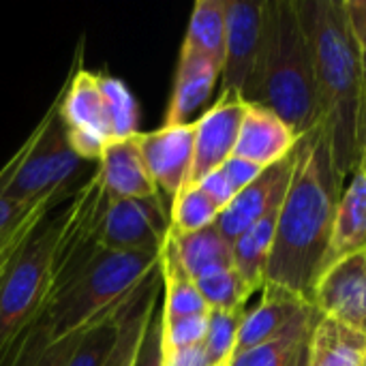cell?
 Segmentation results:
<instances>
[{
  "instance_id": "f35d334b",
  "label": "cell",
  "mask_w": 366,
  "mask_h": 366,
  "mask_svg": "<svg viewBox=\"0 0 366 366\" xmlns=\"http://www.w3.org/2000/svg\"><path fill=\"white\" fill-rule=\"evenodd\" d=\"M362 73H365V88H366V49L362 51Z\"/></svg>"
},
{
  "instance_id": "9c48e42d",
  "label": "cell",
  "mask_w": 366,
  "mask_h": 366,
  "mask_svg": "<svg viewBox=\"0 0 366 366\" xmlns=\"http://www.w3.org/2000/svg\"><path fill=\"white\" fill-rule=\"evenodd\" d=\"M266 0H225V60L221 92H244L257 69Z\"/></svg>"
},
{
  "instance_id": "d4e9b609",
  "label": "cell",
  "mask_w": 366,
  "mask_h": 366,
  "mask_svg": "<svg viewBox=\"0 0 366 366\" xmlns=\"http://www.w3.org/2000/svg\"><path fill=\"white\" fill-rule=\"evenodd\" d=\"M182 47H189L223 71L225 60V0H197L189 19Z\"/></svg>"
},
{
  "instance_id": "d590c367",
  "label": "cell",
  "mask_w": 366,
  "mask_h": 366,
  "mask_svg": "<svg viewBox=\"0 0 366 366\" xmlns=\"http://www.w3.org/2000/svg\"><path fill=\"white\" fill-rule=\"evenodd\" d=\"M163 366H212L204 345L187 347V350H176L165 354Z\"/></svg>"
},
{
  "instance_id": "4316f807",
  "label": "cell",
  "mask_w": 366,
  "mask_h": 366,
  "mask_svg": "<svg viewBox=\"0 0 366 366\" xmlns=\"http://www.w3.org/2000/svg\"><path fill=\"white\" fill-rule=\"evenodd\" d=\"M99 88L103 94V101L107 105V114H109V122H112V137L114 139H127L137 135V120H139V112H137V101L133 97V92L129 90V86L118 79V77H109L99 73Z\"/></svg>"
},
{
  "instance_id": "cb8c5ba5",
  "label": "cell",
  "mask_w": 366,
  "mask_h": 366,
  "mask_svg": "<svg viewBox=\"0 0 366 366\" xmlns=\"http://www.w3.org/2000/svg\"><path fill=\"white\" fill-rule=\"evenodd\" d=\"M157 298H159V290H157V279L152 277L150 283L135 298V302L120 315L114 347H112L109 356L105 358V362L101 366L135 365V356H137L144 330H146L152 313L157 311Z\"/></svg>"
},
{
  "instance_id": "603a6c76",
  "label": "cell",
  "mask_w": 366,
  "mask_h": 366,
  "mask_svg": "<svg viewBox=\"0 0 366 366\" xmlns=\"http://www.w3.org/2000/svg\"><path fill=\"white\" fill-rule=\"evenodd\" d=\"M161 279L165 292V302L161 307V313L165 322L191 317V315H206L210 311L195 281L184 272L169 236L165 238L161 249Z\"/></svg>"
},
{
  "instance_id": "5b68a950",
  "label": "cell",
  "mask_w": 366,
  "mask_h": 366,
  "mask_svg": "<svg viewBox=\"0 0 366 366\" xmlns=\"http://www.w3.org/2000/svg\"><path fill=\"white\" fill-rule=\"evenodd\" d=\"M64 208L49 214L0 272V365L49 309Z\"/></svg>"
},
{
  "instance_id": "8992f818",
  "label": "cell",
  "mask_w": 366,
  "mask_h": 366,
  "mask_svg": "<svg viewBox=\"0 0 366 366\" xmlns=\"http://www.w3.org/2000/svg\"><path fill=\"white\" fill-rule=\"evenodd\" d=\"M58 107L60 97H56L36 129L28 135V152L4 191L9 202L24 204L56 193H69L73 187L84 161L69 144Z\"/></svg>"
},
{
  "instance_id": "9a60e30c",
  "label": "cell",
  "mask_w": 366,
  "mask_h": 366,
  "mask_svg": "<svg viewBox=\"0 0 366 366\" xmlns=\"http://www.w3.org/2000/svg\"><path fill=\"white\" fill-rule=\"evenodd\" d=\"M298 144L294 131L268 107L247 103L232 157L247 159L262 169L283 161Z\"/></svg>"
},
{
  "instance_id": "2e32d148",
  "label": "cell",
  "mask_w": 366,
  "mask_h": 366,
  "mask_svg": "<svg viewBox=\"0 0 366 366\" xmlns=\"http://www.w3.org/2000/svg\"><path fill=\"white\" fill-rule=\"evenodd\" d=\"M307 307H311V302H307L305 298H300L279 285L266 283L262 287L259 305L255 309L247 311V315H244L234 356L244 354V352L279 337Z\"/></svg>"
},
{
  "instance_id": "6da1fadb",
  "label": "cell",
  "mask_w": 366,
  "mask_h": 366,
  "mask_svg": "<svg viewBox=\"0 0 366 366\" xmlns=\"http://www.w3.org/2000/svg\"><path fill=\"white\" fill-rule=\"evenodd\" d=\"M345 178L335 165L328 137L320 127L294 148V169L279 212L266 283L311 302L330 244Z\"/></svg>"
},
{
  "instance_id": "8d00e7d4",
  "label": "cell",
  "mask_w": 366,
  "mask_h": 366,
  "mask_svg": "<svg viewBox=\"0 0 366 366\" xmlns=\"http://www.w3.org/2000/svg\"><path fill=\"white\" fill-rule=\"evenodd\" d=\"M352 32L360 45V49H366V0H343Z\"/></svg>"
},
{
  "instance_id": "484cf974",
  "label": "cell",
  "mask_w": 366,
  "mask_h": 366,
  "mask_svg": "<svg viewBox=\"0 0 366 366\" xmlns=\"http://www.w3.org/2000/svg\"><path fill=\"white\" fill-rule=\"evenodd\" d=\"M219 208L199 187H184L172 202L169 210V236H187L206 229L217 223Z\"/></svg>"
},
{
  "instance_id": "b9f144b4",
  "label": "cell",
  "mask_w": 366,
  "mask_h": 366,
  "mask_svg": "<svg viewBox=\"0 0 366 366\" xmlns=\"http://www.w3.org/2000/svg\"><path fill=\"white\" fill-rule=\"evenodd\" d=\"M232 362V360H229ZM229 362H223V365H217V366H229Z\"/></svg>"
},
{
  "instance_id": "4fadbf2b",
  "label": "cell",
  "mask_w": 366,
  "mask_h": 366,
  "mask_svg": "<svg viewBox=\"0 0 366 366\" xmlns=\"http://www.w3.org/2000/svg\"><path fill=\"white\" fill-rule=\"evenodd\" d=\"M294 169V150L279 163L266 167L255 182L242 189L232 204L219 212L217 227L234 244L253 223H257L274 204H279L290 187Z\"/></svg>"
},
{
  "instance_id": "7a4b0ae2",
  "label": "cell",
  "mask_w": 366,
  "mask_h": 366,
  "mask_svg": "<svg viewBox=\"0 0 366 366\" xmlns=\"http://www.w3.org/2000/svg\"><path fill=\"white\" fill-rule=\"evenodd\" d=\"M309 39L322 129L341 176L360 161L366 88L362 49L352 32L343 0H296Z\"/></svg>"
},
{
  "instance_id": "44dd1931",
  "label": "cell",
  "mask_w": 366,
  "mask_h": 366,
  "mask_svg": "<svg viewBox=\"0 0 366 366\" xmlns=\"http://www.w3.org/2000/svg\"><path fill=\"white\" fill-rule=\"evenodd\" d=\"M169 236V234H167ZM184 272L197 281L217 270L234 268V244L219 232L217 223L187 236H169Z\"/></svg>"
},
{
  "instance_id": "5bb4252c",
  "label": "cell",
  "mask_w": 366,
  "mask_h": 366,
  "mask_svg": "<svg viewBox=\"0 0 366 366\" xmlns=\"http://www.w3.org/2000/svg\"><path fill=\"white\" fill-rule=\"evenodd\" d=\"M97 174L109 202L146 199L161 195L146 169L135 135L127 139H112L99 157Z\"/></svg>"
},
{
  "instance_id": "ac0fdd59",
  "label": "cell",
  "mask_w": 366,
  "mask_h": 366,
  "mask_svg": "<svg viewBox=\"0 0 366 366\" xmlns=\"http://www.w3.org/2000/svg\"><path fill=\"white\" fill-rule=\"evenodd\" d=\"M366 249V169L356 167L352 174V182L343 189L330 244L324 257L322 274L337 262L365 251ZM320 274V277H322Z\"/></svg>"
},
{
  "instance_id": "4dcf8cb0",
  "label": "cell",
  "mask_w": 366,
  "mask_h": 366,
  "mask_svg": "<svg viewBox=\"0 0 366 366\" xmlns=\"http://www.w3.org/2000/svg\"><path fill=\"white\" fill-rule=\"evenodd\" d=\"M208 330V313L206 315H191L165 322L163 320V352L187 350L195 345H204Z\"/></svg>"
},
{
  "instance_id": "e575fe53",
  "label": "cell",
  "mask_w": 366,
  "mask_h": 366,
  "mask_svg": "<svg viewBox=\"0 0 366 366\" xmlns=\"http://www.w3.org/2000/svg\"><path fill=\"white\" fill-rule=\"evenodd\" d=\"M223 174L227 176L229 184L236 189V193H240L242 189H247L251 182H255L259 178V174L264 172L259 165L247 161V159H240V157H229L223 165H221Z\"/></svg>"
},
{
  "instance_id": "e0dca14e",
  "label": "cell",
  "mask_w": 366,
  "mask_h": 366,
  "mask_svg": "<svg viewBox=\"0 0 366 366\" xmlns=\"http://www.w3.org/2000/svg\"><path fill=\"white\" fill-rule=\"evenodd\" d=\"M219 77H221L219 64H214L210 58L189 47H180L174 90H172V99H169V107H167L163 124L174 127V124L193 122L191 116L199 107H204V103L210 99Z\"/></svg>"
},
{
  "instance_id": "ab89813d",
  "label": "cell",
  "mask_w": 366,
  "mask_h": 366,
  "mask_svg": "<svg viewBox=\"0 0 366 366\" xmlns=\"http://www.w3.org/2000/svg\"><path fill=\"white\" fill-rule=\"evenodd\" d=\"M305 358H307V350H305V354H302V356L298 358V362H296L294 366H305Z\"/></svg>"
},
{
  "instance_id": "ffe728a7",
  "label": "cell",
  "mask_w": 366,
  "mask_h": 366,
  "mask_svg": "<svg viewBox=\"0 0 366 366\" xmlns=\"http://www.w3.org/2000/svg\"><path fill=\"white\" fill-rule=\"evenodd\" d=\"M283 199L274 204L257 223H253L236 242H234V268L242 277V281L259 292L266 285V266L274 247L277 223Z\"/></svg>"
},
{
  "instance_id": "277c9868",
  "label": "cell",
  "mask_w": 366,
  "mask_h": 366,
  "mask_svg": "<svg viewBox=\"0 0 366 366\" xmlns=\"http://www.w3.org/2000/svg\"><path fill=\"white\" fill-rule=\"evenodd\" d=\"M161 270V255L101 251L47 309L51 343L116 322Z\"/></svg>"
},
{
  "instance_id": "f1b7e54d",
  "label": "cell",
  "mask_w": 366,
  "mask_h": 366,
  "mask_svg": "<svg viewBox=\"0 0 366 366\" xmlns=\"http://www.w3.org/2000/svg\"><path fill=\"white\" fill-rule=\"evenodd\" d=\"M244 315H247V307L234 311H208V330L204 339V350L212 366L232 360Z\"/></svg>"
},
{
  "instance_id": "d6a6232c",
  "label": "cell",
  "mask_w": 366,
  "mask_h": 366,
  "mask_svg": "<svg viewBox=\"0 0 366 366\" xmlns=\"http://www.w3.org/2000/svg\"><path fill=\"white\" fill-rule=\"evenodd\" d=\"M28 146H30V142L26 139L21 146H19V150L4 163V167L0 169V227L17 212V208H19V204L17 202H9L6 197H4V191H6V187H9V182L13 180V176H15V172L19 169V165H21V161H24V157H26V152H28Z\"/></svg>"
},
{
  "instance_id": "ba28073f",
  "label": "cell",
  "mask_w": 366,
  "mask_h": 366,
  "mask_svg": "<svg viewBox=\"0 0 366 366\" xmlns=\"http://www.w3.org/2000/svg\"><path fill=\"white\" fill-rule=\"evenodd\" d=\"M167 232L169 214L163 208L161 195L109 202L101 227V249L114 253L161 255Z\"/></svg>"
},
{
  "instance_id": "7c38bea8",
  "label": "cell",
  "mask_w": 366,
  "mask_h": 366,
  "mask_svg": "<svg viewBox=\"0 0 366 366\" xmlns=\"http://www.w3.org/2000/svg\"><path fill=\"white\" fill-rule=\"evenodd\" d=\"M311 305L320 315L366 332V249L332 264L317 279Z\"/></svg>"
},
{
  "instance_id": "7402d4cb",
  "label": "cell",
  "mask_w": 366,
  "mask_h": 366,
  "mask_svg": "<svg viewBox=\"0 0 366 366\" xmlns=\"http://www.w3.org/2000/svg\"><path fill=\"white\" fill-rule=\"evenodd\" d=\"M317 320V309L313 305L307 307L279 337L234 356L229 366H294L305 354Z\"/></svg>"
},
{
  "instance_id": "83f0119b",
  "label": "cell",
  "mask_w": 366,
  "mask_h": 366,
  "mask_svg": "<svg viewBox=\"0 0 366 366\" xmlns=\"http://www.w3.org/2000/svg\"><path fill=\"white\" fill-rule=\"evenodd\" d=\"M204 302L210 311H234L247 307V300L255 294L236 268L217 270L212 274H206L195 281Z\"/></svg>"
},
{
  "instance_id": "836d02e7",
  "label": "cell",
  "mask_w": 366,
  "mask_h": 366,
  "mask_svg": "<svg viewBox=\"0 0 366 366\" xmlns=\"http://www.w3.org/2000/svg\"><path fill=\"white\" fill-rule=\"evenodd\" d=\"M193 187H199V189L210 197V202H212L219 210H225V208L232 204V199L238 195L236 189L229 184V180H227V176L223 174L221 167L214 169V172H210L208 176H204V178H202L197 184H193Z\"/></svg>"
},
{
  "instance_id": "30bf717a",
  "label": "cell",
  "mask_w": 366,
  "mask_h": 366,
  "mask_svg": "<svg viewBox=\"0 0 366 366\" xmlns=\"http://www.w3.org/2000/svg\"><path fill=\"white\" fill-rule=\"evenodd\" d=\"M244 112L247 101L238 92H221L217 103L197 120H193L195 146L187 187L197 184L204 176L219 169L234 154Z\"/></svg>"
},
{
  "instance_id": "74e56055",
  "label": "cell",
  "mask_w": 366,
  "mask_h": 366,
  "mask_svg": "<svg viewBox=\"0 0 366 366\" xmlns=\"http://www.w3.org/2000/svg\"><path fill=\"white\" fill-rule=\"evenodd\" d=\"M358 167L366 169V103H365V114H362V131H360V161Z\"/></svg>"
},
{
  "instance_id": "52a82bcc",
  "label": "cell",
  "mask_w": 366,
  "mask_h": 366,
  "mask_svg": "<svg viewBox=\"0 0 366 366\" xmlns=\"http://www.w3.org/2000/svg\"><path fill=\"white\" fill-rule=\"evenodd\" d=\"M79 58L81 54L75 56V71L58 94V116L75 154L81 161H99L103 148L114 139L112 122L99 88V73L81 69Z\"/></svg>"
},
{
  "instance_id": "d6986e66",
  "label": "cell",
  "mask_w": 366,
  "mask_h": 366,
  "mask_svg": "<svg viewBox=\"0 0 366 366\" xmlns=\"http://www.w3.org/2000/svg\"><path fill=\"white\" fill-rule=\"evenodd\" d=\"M365 352L366 332L320 315L307 345L305 366H362Z\"/></svg>"
},
{
  "instance_id": "8fae6325",
  "label": "cell",
  "mask_w": 366,
  "mask_h": 366,
  "mask_svg": "<svg viewBox=\"0 0 366 366\" xmlns=\"http://www.w3.org/2000/svg\"><path fill=\"white\" fill-rule=\"evenodd\" d=\"M135 139L159 193H165L174 202L191 176L195 124H163L157 131L137 133Z\"/></svg>"
},
{
  "instance_id": "60d3db41",
  "label": "cell",
  "mask_w": 366,
  "mask_h": 366,
  "mask_svg": "<svg viewBox=\"0 0 366 366\" xmlns=\"http://www.w3.org/2000/svg\"><path fill=\"white\" fill-rule=\"evenodd\" d=\"M362 366H366V352H365V358H362Z\"/></svg>"
},
{
  "instance_id": "f546056e",
  "label": "cell",
  "mask_w": 366,
  "mask_h": 366,
  "mask_svg": "<svg viewBox=\"0 0 366 366\" xmlns=\"http://www.w3.org/2000/svg\"><path fill=\"white\" fill-rule=\"evenodd\" d=\"M118 322H109V324H103L90 332L84 335L79 347L75 350L71 362L66 366H101L105 362V358L109 356L112 347H114V341H116V335H118Z\"/></svg>"
},
{
  "instance_id": "1f68e13d",
  "label": "cell",
  "mask_w": 366,
  "mask_h": 366,
  "mask_svg": "<svg viewBox=\"0 0 366 366\" xmlns=\"http://www.w3.org/2000/svg\"><path fill=\"white\" fill-rule=\"evenodd\" d=\"M165 362V352H163V313L161 309L157 307V311L152 313L146 330H144V337H142V343H139V350H137V356H135V365L133 366H163Z\"/></svg>"
},
{
  "instance_id": "3957f363",
  "label": "cell",
  "mask_w": 366,
  "mask_h": 366,
  "mask_svg": "<svg viewBox=\"0 0 366 366\" xmlns=\"http://www.w3.org/2000/svg\"><path fill=\"white\" fill-rule=\"evenodd\" d=\"M244 101L274 112L298 139L322 124L313 56L296 0H266L259 60Z\"/></svg>"
}]
</instances>
